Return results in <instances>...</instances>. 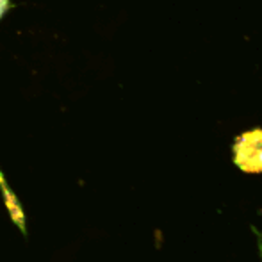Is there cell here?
<instances>
[{"instance_id": "cell-3", "label": "cell", "mask_w": 262, "mask_h": 262, "mask_svg": "<svg viewBox=\"0 0 262 262\" xmlns=\"http://www.w3.org/2000/svg\"><path fill=\"white\" fill-rule=\"evenodd\" d=\"M9 0H0V18L4 16V13H6L7 9H9Z\"/></svg>"}, {"instance_id": "cell-2", "label": "cell", "mask_w": 262, "mask_h": 262, "mask_svg": "<svg viewBox=\"0 0 262 262\" xmlns=\"http://www.w3.org/2000/svg\"><path fill=\"white\" fill-rule=\"evenodd\" d=\"M0 187H2V191H4V198H6V205H7V209H9L11 216H13V220L18 223V227H20L21 230H24V221H25L24 212H21L20 204H18L16 196H13V193H11V189H9V187H7L6 180H4L2 171H0Z\"/></svg>"}, {"instance_id": "cell-1", "label": "cell", "mask_w": 262, "mask_h": 262, "mask_svg": "<svg viewBox=\"0 0 262 262\" xmlns=\"http://www.w3.org/2000/svg\"><path fill=\"white\" fill-rule=\"evenodd\" d=\"M234 164L245 173H262V128L237 136L232 146Z\"/></svg>"}]
</instances>
